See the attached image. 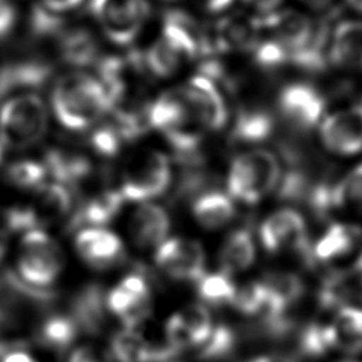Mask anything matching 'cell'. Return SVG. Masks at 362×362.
Here are the masks:
<instances>
[{"mask_svg": "<svg viewBox=\"0 0 362 362\" xmlns=\"http://www.w3.org/2000/svg\"><path fill=\"white\" fill-rule=\"evenodd\" d=\"M51 100L58 122L71 130L93 126L112 109L102 82L83 72L61 76L52 89Z\"/></svg>", "mask_w": 362, "mask_h": 362, "instance_id": "1", "label": "cell"}, {"mask_svg": "<svg viewBox=\"0 0 362 362\" xmlns=\"http://www.w3.org/2000/svg\"><path fill=\"white\" fill-rule=\"evenodd\" d=\"M280 178V163L272 151L263 148L249 150L235 157L230 163L226 189L233 199L253 205L273 192Z\"/></svg>", "mask_w": 362, "mask_h": 362, "instance_id": "2", "label": "cell"}, {"mask_svg": "<svg viewBox=\"0 0 362 362\" xmlns=\"http://www.w3.org/2000/svg\"><path fill=\"white\" fill-rule=\"evenodd\" d=\"M48 129V109L35 93H20L0 107V143L8 148H27L38 143Z\"/></svg>", "mask_w": 362, "mask_h": 362, "instance_id": "3", "label": "cell"}, {"mask_svg": "<svg viewBox=\"0 0 362 362\" xmlns=\"http://www.w3.org/2000/svg\"><path fill=\"white\" fill-rule=\"evenodd\" d=\"M64 267V255L58 242L44 229L23 233L18 246L17 272L21 281L44 290L52 286Z\"/></svg>", "mask_w": 362, "mask_h": 362, "instance_id": "4", "label": "cell"}, {"mask_svg": "<svg viewBox=\"0 0 362 362\" xmlns=\"http://www.w3.org/2000/svg\"><path fill=\"white\" fill-rule=\"evenodd\" d=\"M171 178L168 157L156 150L144 151L130 158L123 168L119 191L124 201L150 202L168 189Z\"/></svg>", "mask_w": 362, "mask_h": 362, "instance_id": "5", "label": "cell"}, {"mask_svg": "<svg viewBox=\"0 0 362 362\" xmlns=\"http://www.w3.org/2000/svg\"><path fill=\"white\" fill-rule=\"evenodd\" d=\"M90 11L112 42L127 45L143 28L150 6L147 0H92Z\"/></svg>", "mask_w": 362, "mask_h": 362, "instance_id": "6", "label": "cell"}, {"mask_svg": "<svg viewBox=\"0 0 362 362\" xmlns=\"http://www.w3.org/2000/svg\"><path fill=\"white\" fill-rule=\"evenodd\" d=\"M156 266L177 281H198L205 274V250L189 238H167L154 253Z\"/></svg>", "mask_w": 362, "mask_h": 362, "instance_id": "7", "label": "cell"}, {"mask_svg": "<svg viewBox=\"0 0 362 362\" xmlns=\"http://www.w3.org/2000/svg\"><path fill=\"white\" fill-rule=\"evenodd\" d=\"M107 311L126 328L140 325L151 311V288L140 273L124 276L106 293Z\"/></svg>", "mask_w": 362, "mask_h": 362, "instance_id": "8", "label": "cell"}, {"mask_svg": "<svg viewBox=\"0 0 362 362\" xmlns=\"http://www.w3.org/2000/svg\"><path fill=\"white\" fill-rule=\"evenodd\" d=\"M259 240L267 253L311 250L305 219L293 208H281L270 214L259 228Z\"/></svg>", "mask_w": 362, "mask_h": 362, "instance_id": "9", "label": "cell"}, {"mask_svg": "<svg viewBox=\"0 0 362 362\" xmlns=\"http://www.w3.org/2000/svg\"><path fill=\"white\" fill-rule=\"evenodd\" d=\"M211 313L204 304H188L173 314L164 328L165 339L175 352L199 348L214 329Z\"/></svg>", "mask_w": 362, "mask_h": 362, "instance_id": "10", "label": "cell"}, {"mask_svg": "<svg viewBox=\"0 0 362 362\" xmlns=\"http://www.w3.org/2000/svg\"><path fill=\"white\" fill-rule=\"evenodd\" d=\"M181 92L205 130H219L226 124V103L214 79L204 74L195 75L181 88Z\"/></svg>", "mask_w": 362, "mask_h": 362, "instance_id": "11", "label": "cell"}, {"mask_svg": "<svg viewBox=\"0 0 362 362\" xmlns=\"http://www.w3.org/2000/svg\"><path fill=\"white\" fill-rule=\"evenodd\" d=\"M324 147L339 156L362 151V106H351L327 116L320 123Z\"/></svg>", "mask_w": 362, "mask_h": 362, "instance_id": "12", "label": "cell"}, {"mask_svg": "<svg viewBox=\"0 0 362 362\" xmlns=\"http://www.w3.org/2000/svg\"><path fill=\"white\" fill-rule=\"evenodd\" d=\"M75 249L81 259L93 269H109L117 264L124 255L122 239L103 226L79 229L75 236Z\"/></svg>", "mask_w": 362, "mask_h": 362, "instance_id": "13", "label": "cell"}, {"mask_svg": "<svg viewBox=\"0 0 362 362\" xmlns=\"http://www.w3.org/2000/svg\"><path fill=\"white\" fill-rule=\"evenodd\" d=\"M279 107L291 124L310 129L320 123L325 100L315 88L307 83H291L280 92Z\"/></svg>", "mask_w": 362, "mask_h": 362, "instance_id": "14", "label": "cell"}, {"mask_svg": "<svg viewBox=\"0 0 362 362\" xmlns=\"http://www.w3.org/2000/svg\"><path fill=\"white\" fill-rule=\"evenodd\" d=\"M163 37L185 58L192 59L211 47V38L187 13L168 11L163 23Z\"/></svg>", "mask_w": 362, "mask_h": 362, "instance_id": "15", "label": "cell"}, {"mask_svg": "<svg viewBox=\"0 0 362 362\" xmlns=\"http://www.w3.org/2000/svg\"><path fill=\"white\" fill-rule=\"evenodd\" d=\"M170 216L167 211L153 202L140 204L129 221V235L140 249L158 247L168 236Z\"/></svg>", "mask_w": 362, "mask_h": 362, "instance_id": "16", "label": "cell"}, {"mask_svg": "<svg viewBox=\"0 0 362 362\" xmlns=\"http://www.w3.org/2000/svg\"><path fill=\"white\" fill-rule=\"evenodd\" d=\"M259 24L270 30L273 38L287 48L290 55L308 42L315 28V23L308 16L296 10L267 13Z\"/></svg>", "mask_w": 362, "mask_h": 362, "instance_id": "17", "label": "cell"}, {"mask_svg": "<svg viewBox=\"0 0 362 362\" xmlns=\"http://www.w3.org/2000/svg\"><path fill=\"white\" fill-rule=\"evenodd\" d=\"M235 199L218 189H209L194 198L192 215L205 229H219L229 223L235 216Z\"/></svg>", "mask_w": 362, "mask_h": 362, "instance_id": "18", "label": "cell"}, {"mask_svg": "<svg viewBox=\"0 0 362 362\" xmlns=\"http://www.w3.org/2000/svg\"><path fill=\"white\" fill-rule=\"evenodd\" d=\"M256 259V245L252 230L247 228L233 229L223 240L219 250L221 270L233 276L247 270Z\"/></svg>", "mask_w": 362, "mask_h": 362, "instance_id": "19", "label": "cell"}, {"mask_svg": "<svg viewBox=\"0 0 362 362\" xmlns=\"http://www.w3.org/2000/svg\"><path fill=\"white\" fill-rule=\"evenodd\" d=\"M327 325L332 348L344 352L362 349V308L342 305Z\"/></svg>", "mask_w": 362, "mask_h": 362, "instance_id": "20", "label": "cell"}, {"mask_svg": "<svg viewBox=\"0 0 362 362\" xmlns=\"http://www.w3.org/2000/svg\"><path fill=\"white\" fill-rule=\"evenodd\" d=\"M328 61L337 66H354L362 62V21L346 20L334 30Z\"/></svg>", "mask_w": 362, "mask_h": 362, "instance_id": "21", "label": "cell"}, {"mask_svg": "<svg viewBox=\"0 0 362 362\" xmlns=\"http://www.w3.org/2000/svg\"><path fill=\"white\" fill-rule=\"evenodd\" d=\"M260 28L259 21H255L245 16H232L219 23L211 45L219 49H255L257 45V31Z\"/></svg>", "mask_w": 362, "mask_h": 362, "instance_id": "22", "label": "cell"}, {"mask_svg": "<svg viewBox=\"0 0 362 362\" xmlns=\"http://www.w3.org/2000/svg\"><path fill=\"white\" fill-rule=\"evenodd\" d=\"M106 313V293L98 284H89L75 297L71 315L81 331L95 334L105 324Z\"/></svg>", "mask_w": 362, "mask_h": 362, "instance_id": "23", "label": "cell"}, {"mask_svg": "<svg viewBox=\"0 0 362 362\" xmlns=\"http://www.w3.org/2000/svg\"><path fill=\"white\" fill-rule=\"evenodd\" d=\"M356 243L354 226L334 222L317 239L310 250V259L320 263H331L346 256Z\"/></svg>", "mask_w": 362, "mask_h": 362, "instance_id": "24", "label": "cell"}, {"mask_svg": "<svg viewBox=\"0 0 362 362\" xmlns=\"http://www.w3.org/2000/svg\"><path fill=\"white\" fill-rule=\"evenodd\" d=\"M123 202L124 198L119 189H109L93 195L78 209L74 218V226H76L78 230L83 228L103 226L117 216Z\"/></svg>", "mask_w": 362, "mask_h": 362, "instance_id": "25", "label": "cell"}, {"mask_svg": "<svg viewBox=\"0 0 362 362\" xmlns=\"http://www.w3.org/2000/svg\"><path fill=\"white\" fill-rule=\"evenodd\" d=\"M37 189V201L31 205V209L35 214L40 226L45 222L57 221L71 211L72 194L69 187L55 181L51 184L45 182Z\"/></svg>", "mask_w": 362, "mask_h": 362, "instance_id": "26", "label": "cell"}, {"mask_svg": "<svg viewBox=\"0 0 362 362\" xmlns=\"http://www.w3.org/2000/svg\"><path fill=\"white\" fill-rule=\"evenodd\" d=\"M274 129L273 117L260 109H243L233 123L232 137L242 143H260L269 139Z\"/></svg>", "mask_w": 362, "mask_h": 362, "instance_id": "27", "label": "cell"}, {"mask_svg": "<svg viewBox=\"0 0 362 362\" xmlns=\"http://www.w3.org/2000/svg\"><path fill=\"white\" fill-rule=\"evenodd\" d=\"M236 290L238 287L233 283L232 276L222 270L205 273L197 281V294L204 305L208 307L232 305Z\"/></svg>", "mask_w": 362, "mask_h": 362, "instance_id": "28", "label": "cell"}, {"mask_svg": "<svg viewBox=\"0 0 362 362\" xmlns=\"http://www.w3.org/2000/svg\"><path fill=\"white\" fill-rule=\"evenodd\" d=\"M79 332V325L71 314H55L41 324L38 337L44 345L62 351L74 344Z\"/></svg>", "mask_w": 362, "mask_h": 362, "instance_id": "29", "label": "cell"}, {"mask_svg": "<svg viewBox=\"0 0 362 362\" xmlns=\"http://www.w3.org/2000/svg\"><path fill=\"white\" fill-rule=\"evenodd\" d=\"M45 168L54 175L57 182L66 187L79 182L90 173V164L86 158L62 151L49 153Z\"/></svg>", "mask_w": 362, "mask_h": 362, "instance_id": "30", "label": "cell"}, {"mask_svg": "<svg viewBox=\"0 0 362 362\" xmlns=\"http://www.w3.org/2000/svg\"><path fill=\"white\" fill-rule=\"evenodd\" d=\"M185 58L161 35L150 45L144 55V64L156 76L165 78L177 72Z\"/></svg>", "mask_w": 362, "mask_h": 362, "instance_id": "31", "label": "cell"}, {"mask_svg": "<svg viewBox=\"0 0 362 362\" xmlns=\"http://www.w3.org/2000/svg\"><path fill=\"white\" fill-rule=\"evenodd\" d=\"M62 52L69 62L88 65L95 61L98 55V45L89 33L85 30H75L64 37Z\"/></svg>", "mask_w": 362, "mask_h": 362, "instance_id": "32", "label": "cell"}, {"mask_svg": "<svg viewBox=\"0 0 362 362\" xmlns=\"http://www.w3.org/2000/svg\"><path fill=\"white\" fill-rule=\"evenodd\" d=\"M335 208L362 211V164L352 168L334 185Z\"/></svg>", "mask_w": 362, "mask_h": 362, "instance_id": "33", "label": "cell"}, {"mask_svg": "<svg viewBox=\"0 0 362 362\" xmlns=\"http://www.w3.org/2000/svg\"><path fill=\"white\" fill-rule=\"evenodd\" d=\"M236 345V335L226 325H215L208 339L198 348L202 361H221L229 356Z\"/></svg>", "mask_w": 362, "mask_h": 362, "instance_id": "34", "label": "cell"}, {"mask_svg": "<svg viewBox=\"0 0 362 362\" xmlns=\"http://www.w3.org/2000/svg\"><path fill=\"white\" fill-rule=\"evenodd\" d=\"M232 305L245 315L264 313L267 305V293L263 281H249L242 287H238Z\"/></svg>", "mask_w": 362, "mask_h": 362, "instance_id": "35", "label": "cell"}, {"mask_svg": "<svg viewBox=\"0 0 362 362\" xmlns=\"http://www.w3.org/2000/svg\"><path fill=\"white\" fill-rule=\"evenodd\" d=\"M48 171L45 165L31 161L23 160L11 164L7 168L8 181L20 188H38L45 184V177Z\"/></svg>", "mask_w": 362, "mask_h": 362, "instance_id": "36", "label": "cell"}, {"mask_svg": "<svg viewBox=\"0 0 362 362\" xmlns=\"http://www.w3.org/2000/svg\"><path fill=\"white\" fill-rule=\"evenodd\" d=\"M331 348L327 324H310L298 337V351L305 356H321Z\"/></svg>", "mask_w": 362, "mask_h": 362, "instance_id": "37", "label": "cell"}, {"mask_svg": "<svg viewBox=\"0 0 362 362\" xmlns=\"http://www.w3.org/2000/svg\"><path fill=\"white\" fill-rule=\"evenodd\" d=\"M253 51L256 62L263 68H277L284 62L290 61V54L287 48H284L274 38L257 42Z\"/></svg>", "mask_w": 362, "mask_h": 362, "instance_id": "38", "label": "cell"}, {"mask_svg": "<svg viewBox=\"0 0 362 362\" xmlns=\"http://www.w3.org/2000/svg\"><path fill=\"white\" fill-rule=\"evenodd\" d=\"M123 141H124V139L122 137L120 132L117 130V127L115 126L113 122L98 127L92 134L93 148L99 154L106 156V157L115 156L119 151Z\"/></svg>", "mask_w": 362, "mask_h": 362, "instance_id": "39", "label": "cell"}, {"mask_svg": "<svg viewBox=\"0 0 362 362\" xmlns=\"http://www.w3.org/2000/svg\"><path fill=\"white\" fill-rule=\"evenodd\" d=\"M16 21V10L14 7L4 1L0 0V37L6 35L10 33Z\"/></svg>", "mask_w": 362, "mask_h": 362, "instance_id": "40", "label": "cell"}, {"mask_svg": "<svg viewBox=\"0 0 362 362\" xmlns=\"http://www.w3.org/2000/svg\"><path fill=\"white\" fill-rule=\"evenodd\" d=\"M68 362H102V361L93 348L79 346L71 352Z\"/></svg>", "mask_w": 362, "mask_h": 362, "instance_id": "41", "label": "cell"}, {"mask_svg": "<svg viewBox=\"0 0 362 362\" xmlns=\"http://www.w3.org/2000/svg\"><path fill=\"white\" fill-rule=\"evenodd\" d=\"M81 3L82 0H42L45 10L51 13H65L75 8Z\"/></svg>", "mask_w": 362, "mask_h": 362, "instance_id": "42", "label": "cell"}, {"mask_svg": "<svg viewBox=\"0 0 362 362\" xmlns=\"http://www.w3.org/2000/svg\"><path fill=\"white\" fill-rule=\"evenodd\" d=\"M195 3L208 13H221L226 10L233 0H195Z\"/></svg>", "mask_w": 362, "mask_h": 362, "instance_id": "43", "label": "cell"}, {"mask_svg": "<svg viewBox=\"0 0 362 362\" xmlns=\"http://www.w3.org/2000/svg\"><path fill=\"white\" fill-rule=\"evenodd\" d=\"M245 1L259 11L272 13L277 8V6L280 4L281 0H245Z\"/></svg>", "mask_w": 362, "mask_h": 362, "instance_id": "44", "label": "cell"}, {"mask_svg": "<svg viewBox=\"0 0 362 362\" xmlns=\"http://www.w3.org/2000/svg\"><path fill=\"white\" fill-rule=\"evenodd\" d=\"M1 362H37V361L27 352L11 351L1 358Z\"/></svg>", "mask_w": 362, "mask_h": 362, "instance_id": "45", "label": "cell"}, {"mask_svg": "<svg viewBox=\"0 0 362 362\" xmlns=\"http://www.w3.org/2000/svg\"><path fill=\"white\" fill-rule=\"evenodd\" d=\"M307 4L313 6V7H324L327 6L331 0H304Z\"/></svg>", "mask_w": 362, "mask_h": 362, "instance_id": "46", "label": "cell"}, {"mask_svg": "<svg viewBox=\"0 0 362 362\" xmlns=\"http://www.w3.org/2000/svg\"><path fill=\"white\" fill-rule=\"evenodd\" d=\"M355 10L362 11V0H346Z\"/></svg>", "mask_w": 362, "mask_h": 362, "instance_id": "47", "label": "cell"}, {"mask_svg": "<svg viewBox=\"0 0 362 362\" xmlns=\"http://www.w3.org/2000/svg\"><path fill=\"white\" fill-rule=\"evenodd\" d=\"M4 250H6V246H4V239H3V236H1V233H0V262H1L3 256H4Z\"/></svg>", "mask_w": 362, "mask_h": 362, "instance_id": "48", "label": "cell"}, {"mask_svg": "<svg viewBox=\"0 0 362 362\" xmlns=\"http://www.w3.org/2000/svg\"><path fill=\"white\" fill-rule=\"evenodd\" d=\"M337 362H359V361H355V359H341V361H337Z\"/></svg>", "mask_w": 362, "mask_h": 362, "instance_id": "49", "label": "cell"}, {"mask_svg": "<svg viewBox=\"0 0 362 362\" xmlns=\"http://www.w3.org/2000/svg\"><path fill=\"white\" fill-rule=\"evenodd\" d=\"M1 148H3V144L0 143V160H1V156H3V150Z\"/></svg>", "mask_w": 362, "mask_h": 362, "instance_id": "50", "label": "cell"}]
</instances>
